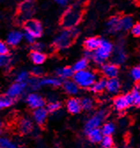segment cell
<instances>
[{
  "instance_id": "1",
  "label": "cell",
  "mask_w": 140,
  "mask_h": 148,
  "mask_svg": "<svg viewBox=\"0 0 140 148\" xmlns=\"http://www.w3.org/2000/svg\"><path fill=\"white\" fill-rule=\"evenodd\" d=\"M79 34V30L76 28L64 29L60 31L53 40V45L56 49L63 50L68 48L73 44L75 39Z\"/></svg>"
},
{
  "instance_id": "2",
  "label": "cell",
  "mask_w": 140,
  "mask_h": 148,
  "mask_svg": "<svg viewBox=\"0 0 140 148\" xmlns=\"http://www.w3.org/2000/svg\"><path fill=\"white\" fill-rule=\"evenodd\" d=\"M82 19V7L79 5H73L68 7L63 13L61 24L65 29H73Z\"/></svg>"
},
{
  "instance_id": "3",
  "label": "cell",
  "mask_w": 140,
  "mask_h": 148,
  "mask_svg": "<svg viewBox=\"0 0 140 148\" xmlns=\"http://www.w3.org/2000/svg\"><path fill=\"white\" fill-rule=\"evenodd\" d=\"M114 45L107 39H102L100 46L92 52V60L97 65H103L112 56Z\"/></svg>"
},
{
  "instance_id": "4",
  "label": "cell",
  "mask_w": 140,
  "mask_h": 148,
  "mask_svg": "<svg viewBox=\"0 0 140 148\" xmlns=\"http://www.w3.org/2000/svg\"><path fill=\"white\" fill-rule=\"evenodd\" d=\"M72 78L79 88L91 89L93 84L97 80V75L94 71L86 69L80 72H75Z\"/></svg>"
},
{
  "instance_id": "5",
  "label": "cell",
  "mask_w": 140,
  "mask_h": 148,
  "mask_svg": "<svg viewBox=\"0 0 140 148\" xmlns=\"http://www.w3.org/2000/svg\"><path fill=\"white\" fill-rule=\"evenodd\" d=\"M106 115V111L104 109H101L100 111H97L96 114H94L92 116H91L87 122L84 124V128H83V131L85 134H87L89 131L100 128L102 125V123Z\"/></svg>"
},
{
  "instance_id": "6",
  "label": "cell",
  "mask_w": 140,
  "mask_h": 148,
  "mask_svg": "<svg viewBox=\"0 0 140 148\" xmlns=\"http://www.w3.org/2000/svg\"><path fill=\"white\" fill-rule=\"evenodd\" d=\"M24 31L32 35L36 39L42 36L44 33V28L42 23L36 19H30L24 22Z\"/></svg>"
},
{
  "instance_id": "7",
  "label": "cell",
  "mask_w": 140,
  "mask_h": 148,
  "mask_svg": "<svg viewBox=\"0 0 140 148\" xmlns=\"http://www.w3.org/2000/svg\"><path fill=\"white\" fill-rule=\"evenodd\" d=\"M25 102L30 108L35 110L40 107H45L46 101L43 96H41L37 92H30L25 97Z\"/></svg>"
},
{
  "instance_id": "8",
  "label": "cell",
  "mask_w": 140,
  "mask_h": 148,
  "mask_svg": "<svg viewBox=\"0 0 140 148\" xmlns=\"http://www.w3.org/2000/svg\"><path fill=\"white\" fill-rule=\"evenodd\" d=\"M27 90V84H22V83H14L10 85V87L6 90V95L8 98L12 99H16L20 97H21L25 91Z\"/></svg>"
},
{
  "instance_id": "9",
  "label": "cell",
  "mask_w": 140,
  "mask_h": 148,
  "mask_svg": "<svg viewBox=\"0 0 140 148\" xmlns=\"http://www.w3.org/2000/svg\"><path fill=\"white\" fill-rule=\"evenodd\" d=\"M114 107L117 111H124L130 106H132V98L130 93H127L125 95H120L114 99Z\"/></svg>"
},
{
  "instance_id": "10",
  "label": "cell",
  "mask_w": 140,
  "mask_h": 148,
  "mask_svg": "<svg viewBox=\"0 0 140 148\" xmlns=\"http://www.w3.org/2000/svg\"><path fill=\"white\" fill-rule=\"evenodd\" d=\"M111 57H112V60H113V63L116 64L117 66L123 64L127 60V52H126L124 45L121 44H119L115 47H114V51Z\"/></svg>"
},
{
  "instance_id": "11",
  "label": "cell",
  "mask_w": 140,
  "mask_h": 148,
  "mask_svg": "<svg viewBox=\"0 0 140 148\" xmlns=\"http://www.w3.org/2000/svg\"><path fill=\"white\" fill-rule=\"evenodd\" d=\"M33 120L29 117H23L18 123L17 129L21 135H30L35 129Z\"/></svg>"
},
{
  "instance_id": "12",
  "label": "cell",
  "mask_w": 140,
  "mask_h": 148,
  "mask_svg": "<svg viewBox=\"0 0 140 148\" xmlns=\"http://www.w3.org/2000/svg\"><path fill=\"white\" fill-rule=\"evenodd\" d=\"M106 31L110 35H115L121 30V17L118 15L112 16L108 19L106 24Z\"/></svg>"
},
{
  "instance_id": "13",
  "label": "cell",
  "mask_w": 140,
  "mask_h": 148,
  "mask_svg": "<svg viewBox=\"0 0 140 148\" xmlns=\"http://www.w3.org/2000/svg\"><path fill=\"white\" fill-rule=\"evenodd\" d=\"M119 66L111 62V63H104L101 65V73L107 79L110 78H116L119 75Z\"/></svg>"
},
{
  "instance_id": "14",
  "label": "cell",
  "mask_w": 140,
  "mask_h": 148,
  "mask_svg": "<svg viewBox=\"0 0 140 148\" xmlns=\"http://www.w3.org/2000/svg\"><path fill=\"white\" fill-rule=\"evenodd\" d=\"M48 111L45 107H40V108L33 110L32 113V120L33 122L38 126H43L47 121L48 118Z\"/></svg>"
},
{
  "instance_id": "15",
  "label": "cell",
  "mask_w": 140,
  "mask_h": 148,
  "mask_svg": "<svg viewBox=\"0 0 140 148\" xmlns=\"http://www.w3.org/2000/svg\"><path fill=\"white\" fill-rule=\"evenodd\" d=\"M22 40H23V32L18 29H13L7 34L5 43L9 46L14 47L19 45Z\"/></svg>"
},
{
  "instance_id": "16",
  "label": "cell",
  "mask_w": 140,
  "mask_h": 148,
  "mask_svg": "<svg viewBox=\"0 0 140 148\" xmlns=\"http://www.w3.org/2000/svg\"><path fill=\"white\" fill-rule=\"evenodd\" d=\"M66 108L68 113L71 114H78L82 109L81 106V101L79 99L72 97L67 100L66 102Z\"/></svg>"
},
{
  "instance_id": "17",
  "label": "cell",
  "mask_w": 140,
  "mask_h": 148,
  "mask_svg": "<svg viewBox=\"0 0 140 148\" xmlns=\"http://www.w3.org/2000/svg\"><path fill=\"white\" fill-rule=\"evenodd\" d=\"M20 12L22 16L26 17V21L30 20L29 17L32 15L35 12V3L32 0H26L20 5Z\"/></svg>"
},
{
  "instance_id": "18",
  "label": "cell",
  "mask_w": 140,
  "mask_h": 148,
  "mask_svg": "<svg viewBox=\"0 0 140 148\" xmlns=\"http://www.w3.org/2000/svg\"><path fill=\"white\" fill-rule=\"evenodd\" d=\"M101 41H102V39L100 38L99 36H91L84 40V42H83V46H84L86 51L93 52L94 51H96L100 46Z\"/></svg>"
},
{
  "instance_id": "19",
  "label": "cell",
  "mask_w": 140,
  "mask_h": 148,
  "mask_svg": "<svg viewBox=\"0 0 140 148\" xmlns=\"http://www.w3.org/2000/svg\"><path fill=\"white\" fill-rule=\"evenodd\" d=\"M121 87V84L117 77L116 78H110V79L106 80V90H107L108 93L115 95V94H117L120 91Z\"/></svg>"
},
{
  "instance_id": "20",
  "label": "cell",
  "mask_w": 140,
  "mask_h": 148,
  "mask_svg": "<svg viewBox=\"0 0 140 148\" xmlns=\"http://www.w3.org/2000/svg\"><path fill=\"white\" fill-rule=\"evenodd\" d=\"M62 88L67 95H70V96H75L79 92V87L73 80L68 79V80L63 81Z\"/></svg>"
},
{
  "instance_id": "21",
  "label": "cell",
  "mask_w": 140,
  "mask_h": 148,
  "mask_svg": "<svg viewBox=\"0 0 140 148\" xmlns=\"http://www.w3.org/2000/svg\"><path fill=\"white\" fill-rule=\"evenodd\" d=\"M62 83L63 81L60 78H58L57 76L54 77H42L41 78V84L42 87L43 86H47V87H52V88H58L62 86Z\"/></svg>"
},
{
  "instance_id": "22",
  "label": "cell",
  "mask_w": 140,
  "mask_h": 148,
  "mask_svg": "<svg viewBox=\"0 0 140 148\" xmlns=\"http://www.w3.org/2000/svg\"><path fill=\"white\" fill-rule=\"evenodd\" d=\"M75 72L72 68L70 66H62V68H59L56 69L55 75L58 78L61 79L62 81L64 80H68L69 78L73 77Z\"/></svg>"
},
{
  "instance_id": "23",
  "label": "cell",
  "mask_w": 140,
  "mask_h": 148,
  "mask_svg": "<svg viewBox=\"0 0 140 148\" xmlns=\"http://www.w3.org/2000/svg\"><path fill=\"white\" fill-rule=\"evenodd\" d=\"M30 59L31 62L36 66H41L42 64H44L45 62L47 56L45 52L31 51V52L30 53Z\"/></svg>"
},
{
  "instance_id": "24",
  "label": "cell",
  "mask_w": 140,
  "mask_h": 148,
  "mask_svg": "<svg viewBox=\"0 0 140 148\" xmlns=\"http://www.w3.org/2000/svg\"><path fill=\"white\" fill-rule=\"evenodd\" d=\"M87 138L89 139L90 142L93 143V144H97V143H100L102 138H103V134L102 131L100 130V128L97 129H94L91 131H89L87 134Z\"/></svg>"
},
{
  "instance_id": "25",
  "label": "cell",
  "mask_w": 140,
  "mask_h": 148,
  "mask_svg": "<svg viewBox=\"0 0 140 148\" xmlns=\"http://www.w3.org/2000/svg\"><path fill=\"white\" fill-rule=\"evenodd\" d=\"M106 87V79L100 78L97 79L96 82L93 84V85L91 87V90L94 93H102Z\"/></svg>"
},
{
  "instance_id": "26",
  "label": "cell",
  "mask_w": 140,
  "mask_h": 148,
  "mask_svg": "<svg viewBox=\"0 0 140 148\" xmlns=\"http://www.w3.org/2000/svg\"><path fill=\"white\" fill-rule=\"evenodd\" d=\"M27 89H30L31 91H36L42 88L41 84V78H37L35 76H30V80L27 81Z\"/></svg>"
},
{
  "instance_id": "27",
  "label": "cell",
  "mask_w": 140,
  "mask_h": 148,
  "mask_svg": "<svg viewBox=\"0 0 140 148\" xmlns=\"http://www.w3.org/2000/svg\"><path fill=\"white\" fill-rule=\"evenodd\" d=\"M88 66H89V60L85 58H82L73 65L72 69L75 73V72H80L82 70L88 69Z\"/></svg>"
},
{
  "instance_id": "28",
  "label": "cell",
  "mask_w": 140,
  "mask_h": 148,
  "mask_svg": "<svg viewBox=\"0 0 140 148\" xmlns=\"http://www.w3.org/2000/svg\"><path fill=\"white\" fill-rule=\"evenodd\" d=\"M134 25V21L133 18L130 15H126L123 17H121V30L127 31L130 30L131 28Z\"/></svg>"
},
{
  "instance_id": "29",
  "label": "cell",
  "mask_w": 140,
  "mask_h": 148,
  "mask_svg": "<svg viewBox=\"0 0 140 148\" xmlns=\"http://www.w3.org/2000/svg\"><path fill=\"white\" fill-rule=\"evenodd\" d=\"M130 93L132 98V106L139 107L140 106V84L136 85L132 89L131 92Z\"/></svg>"
},
{
  "instance_id": "30",
  "label": "cell",
  "mask_w": 140,
  "mask_h": 148,
  "mask_svg": "<svg viewBox=\"0 0 140 148\" xmlns=\"http://www.w3.org/2000/svg\"><path fill=\"white\" fill-rule=\"evenodd\" d=\"M0 148H20V146L9 138L0 137Z\"/></svg>"
},
{
  "instance_id": "31",
  "label": "cell",
  "mask_w": 140,
  "mask_h": 148,
  "mask_svg": "<svg viewBox=\"0 0 140 148\" xmlns=\"http://www.w3.org/2000/svg\"><path fill=\"white\" fill-rule=\"evenodd\" d=\"M101 131L103 136H112L115 131V124L112 122H108L104 123L101 126Z\"/></svg>"
},
{
  "instance_id": "32",
  "label": "cell",
  "mask_w": 140,
  "mask_h": 148,
  "mask_svg": "<svg viewBox=\"0 0 140 148\" xmlns=\"http://www.w3.org/2000/svg\"><path fill=\"white\" fill-rule=\"evenodd\" d=\"M82 109L84 111H91L94 108V101L90 97H83L80 99Z\"/></svg>"
},
{
  "instance_id": "33",
  "label": "cell",
  "mask_w": 140,
  "mask_h": 148,
  "mask_svg": "<svg viewBox=\"0 0 140 148\" xmlns=\"http://www.w3.org/2000/svg\"><path fill=\"white\" fill-rule=\"evenodd\" d=\"M61 103L60 101H57V100H54V101H51L47 104L45 108L47 109L48 113H51V114H54V113H57L59 112L60 109H61Z\"/></svg>"
},
{
  "instance_id": "34",
  "label": "cell",
  "mask_w": 140,
  "mask_h": 148,
  "mask_svg": "<svg viewBox=\"0 0 140 148\" xmlns=\"http://www.w3.org/2000/svg\"><path fill=\"white\" fill-rule=\"evenodd\" d=\"M30 78V74L27 70H21L20 71L15 77V82L16 83H22V84H27V81Z\"/></svg>"
},
{
  "instance_id": "35",
  "label": "cell",
  "mask_w": 140,
  "mask_h": 148,
  "mask_svg": "<svg viewBox=\"0 0 140 148\" xmlns=\"http://www.w3.org/2000/svg\"><path fill=\"white\" fill-rule=\"evenodd\" d=\"M13 102H14V100L8 98L7 96H0V110L10 107L13 104Z\"/></svg>"
},
{
  "instance_id": "36",
  "label": "cell",
  "mask_w": 140,
  "mask_h": 148,
  "mask_svg": "<svg viewBox=\"0 0 140 148\" xmlns=\"http://www.w3.org/2000/svg\"><path fill=\"white\" fill-rule=\"evenodd\" d=\"M100 145L103 148H113L114 146V139L112 136H104Z\"/></svg>"
},
{
  "instance_id": "37",
  "label": "cell",
  "mask_w": 140,
  "mask_h": 148,
  "mask_svg": "<svg viewBox=\"0 0 140 148\" xmlns=\"http://www.w3.org/2000/svg\"><path fill=\"white\" fill-rule=\"evenodd\" d=\"M130 77L135 82L140 83V65L135 66L130 69Z\"/></svg>"
},
{
  "instance_id": "38",
  "label": "cell",
  "mask_w": 140,
  "mask_h": 148,
  "mask_svg": "<svg viewBox=\"0 0 140 148\" xmlns=\"http://www.w3.org/2000/svg\"><path fill=\"white\" fill-rule=\"evenodd\" d=\"M12 57L9 54L0 55V68H8L12 63Z\"/></svg>"
},
{
  "instance_id": "39",
  "label": "cell",
  "mask_w": 140,
  "mask_h": 148,
  "mask_svg": "<svg viewBox=\"0 0 140 148\" xmlns=\"http://www.w3.org/2000/svg\"><path fill=\"white\" fill-rule=\"evenodd\" d=\"M45 74V70L41 66H35L31 70V75L32 76L37 77V78H42Z\"/></svg>"
},
{
  "instance_id": "40",
  "label": "cell",
  "mask_w": 140,
  "mask_h": 148,
  "mask_svg": "<svg viewBox=\"0 0 140 148\" xmlns=\"http://www.w3.org/2000/svg\"><path fill=\"white\" fill-rule=\"evenodd\" d=\"M10 46L3 41H0V55H6L10 52Z\"/></svg>"
},
{
  "instance_id": "41",
  "label": "cell",
  "mask_w": 140,
  "mask_h": 148,
  "mask_svg": "<svg viewBox=\"0 0 140 148\" xmlns=\"http://www.w3.org/2000/svg\"><path fill=\"white\" fill-rule=\"evenodd\" d=\"M23 40H25L26 41V43L27 44H29V45H32L34 43H36V38L32 36V35H30V33H27V32H23Z\"/></svg>"
},
{
  "instance_id": "42",
  "label": "cell",
  "mask_w": 140,
  "mask_h": 148,
  "mask_svg": "<svg viewBox=\"0 0 140 148\" xmlns=\"http://www.w3.org/2000/svg\"><path fill=\"white\" fill-rule=\"evenodd\" d=\"M130 32L132 36H134L135 37H140V21L134 23L133 27L130 29Z\"/></svg>"
},
{
  "instance_id": "43",
  "label": "cell",
  "mask_w": 140,
  "mask_h": 148,
  "mask_svg": "<svg viewBox=\"0 0 140 148\" xmlns=\"http://www.w3.org/2000/svg\"><path fill=\"white\" fill-rule=\"evenodd\" d=\"M31 49H32V51L44 52V51L45 50V45L43 44V43H41V42H36L31 45Z\"/></svg>"
},
{
  "instance_id": "44",
  "label": "cell",
  "mask_w": 140,
  "mask_h": 148,
  "mask_svg": "<svg viewBox=\"0 0 140 148\" xmlns=\"http://www.w3.org/2000/svg\"><path fill=\"white\" fill-rule=\"evenodd\" d=\"M54 2L59 5L60 6H62V7H65L68 5L69 3V0H54Z\"/></svg>"
},
{
  "instance_id": "45",
  "label": "cell",
  "mask_w": 140,
  "mask_h": 148,
  "mask_svg": "<svg viewBox=\"0 0 140 148\" xmlns=\"http://www.w3.org/2000/svg\"><path fill=\"white\" fill-rule=\"evenodd\" d=\"M83 58L87 59L88 60H92V51H85V52H84V57H83Z\"/></svg>"
},
{
  "instance_id": "46",
  "label": "cell",
  "mask_w": 140,
  "mask_h": 148,
  "mask_svg": "<svg viewBox=\"0 0 140 148\" xmlns=\"http://www.w3.org/2000/svg\"><path fill=\"white\" fill-rule=\"evenodd\" d=\"M3 131H4V125H3L2 122H0V137H2Z\"/></svg>"
},
{
  "instance_id": "47",
  "label": "cell",
  "mask_w": 140,
  "mask_h": 148,
  "mask_svg": "<svg viewBox=\"0 0 140 148\" xmlns=\"http://www.w3.org/2000/svg\"><path fill=\"white\" fill-rule=\"evenodd\" d=\"M0 18H1V14H0Z\"/></svg>"
}]
</instances>
